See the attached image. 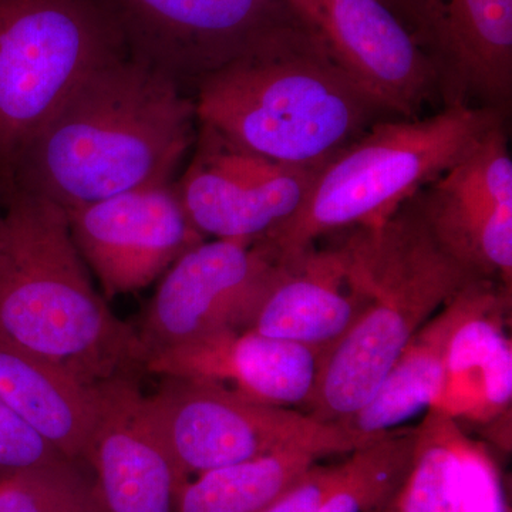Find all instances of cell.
<instances>
[{
    "label": "cell",
    "mask_w": 512,
    "mask_h": 512,
    "mask_svg": "<svg viewBox=\"0 0 512 512\" xmlns=\"http://www.w3.org/2000/svg\"><path fill=\"white\" fill-rule=\"evenodd\" d=\"M198 133L194 97L124 56L87 76L0 177L64 212L170 183Z\"/></svg>",
    "instance_id": "cell-1"
},
{
    "label": "cell",
    "mask_w": 512,
    "mask_h": 512,
    "mask_svg": "<svg viewBox=\"0 0 512 512\" xmlns=\"http://www.w3.org/2000/svg\"><path fill=\"white\" fill-rule=\"evenodd\" d=\"M192 97L198 123L251 153L301 167H322L379 121L396 119L346 76L286 3Z\"/></svg>",
    "instance_id": "cell-2"
},
{
    "label": "cell",
    "mask_w": 512,
    "mask_h": 512,
    "mask_svg": "<svg viewBox=\"0 0 512 512\" xmlns=\"http://www.w3.org/2000/svg\"><path fill=\"white\" fill-rule=\"evenodd\" d=\"M0 214V339L84 384L146 369L148 353L94 289L66 212L9 192Z\"/></svg>",
    "instance_id": "cell-3"
},
{
    "label": "cell",
    "mask_w": 512,
    "mask_h": 512,
    "mask_svg": "<svg viewBox=\"0 0 512 512\" xmlns=\"http://www.w3.org/2000/svg\"><path fill=\"white\" fill-rule=\"evenodd\" d=\"M340 244L369 308L320 357L315 390L303 409L325 423L343 424L372 399L429 319L481 276L441 239L420 192L382 224L350 228Z\"/></svg>",
    "instance_id": "cell-4"
},
{
    "label": "cell",
    "mask_w": 512,
    "mask_h": 512,
    "mask_svg": "<svg viewBox=\"0 0 512 512\" xmlns=\"http://www.w3.org/2000/svg\"><path fill=\"white\" fill-rule=\"evenodd\" d=\"M500 123V110L471 104L379 121L323 164L298 211L256 241L289 261L326 235L380 225Z\"/></svg>",
    "instance_id": "cell-5"
},
{
    "label": "cell",
    "mask_w": 512,
    "mask_h": 512,
    "mask_svg": "<svg viewBox=\"0 0 512 512\" xmlns=\"http://www.w3.org/2000/svg\"><path fill=\"white\" fill-rule=\"evenodd\" d=\"M124 56L101 0H0V177L87 76Z\"/></svg>",
    "instance_id": "cell-6"
},
{
    "label": "cell",
    "mask_w": 512,
    "mask_h": 512,
    "mask_svg": "<svg viewBox=\"0 0 512 512\" xmlns=\"http://www.w3.org/2000/svg\"><path fill=\"white\" fill-rule=\"evenodd\" d=\"M178 466L190 478L276 451L299 450L318 458L350 454L384 434H360L291 407L239 399L180 377H163L147 396Z\"/></svg>",
    "instance_id": "cell-7"
},
{
    "label": "cell",
    "mask_w": 512,
    "mask_h": 512,
    "mask_svg": "<svg viewBox=\"0 0 512 512\" xmlns=\"http://www.w3.org/2000/svg\"><path fill=\"white\" fill-rule=\"evenodd\" d=\"M278 265L259 241L214 239L188 249L161 276L137 330L148 357L221 330L245 329Z\"/></svg>",
    "instance_id": "cell-8"
},
{
    "label": "cell",
    "mask_w": 512,
    "mask_h": 512,
    "mask_svg": "<svg viewBox=\"0 0 512 512\" xmlns=\"http://www.w3.org/2000/svg\"><path fill=\"white\" fill-rule=\"evenodd\" d=\"M353 83L396 119H416L441 97L426 50L382 0H285Z\"/></svg>",
    "instance_id": "cell-9"
},
{
    "label": "cell",
    "mask_w": 512,
    "mask_h": 512,
    "mask_svg": "<svg viewBox=\"0 0 512 512\" xmlns=\"http://www.w3.org/2000/svg\"><path fill=\"white\" fill-rule=\"evenodd\" d=\"M127 56L185 93L231 62L285 9V0H101Z\"/></svg>",
    "instance_id": "cell-10"
},
{
    "label": "cell",
    "mask_w": 512,
    "mask_h": 512,
    "mask_svg": "<svg viewBox=\"0 0 512 512\" xmlns=\"http://www.w3.org/2000/svg\"><path fill=\"white\" fill-rule=\"evenodd\" d=\"M194 147L174 185L185 214L204 237H265L298 211L319 170L251 153L201 123Z\"/></svg>",
    "instance_id": "cell-11"
},
{
    "label": "cell",
    "mask_w": 512,
    "mask_h": 512,
    "mask_svg": "<svg viewBox=\"0 0 512 512\" xmlns=\"http://www.w3.org/2000/svg\"><path fill=\"white\" fill-rule=\"evenodd\" d=\"M66 217L107 299L147 288L205 241L185 214L174 181L83 205Z\"/></svg>",
    "instance_id": "cell-12"
},
{
    "label": "cell",
    "mask_w": 512,
    "mask_h": 512,
    "mask_svg": "<svg viewBox=\"0 0 512 512\" xmlns=\"http://www.w3.org/2000/svg\"><path fill=\"white\" fill-rule=\"evenodd\" d=\"M96 419L86 463L106 512H175L190 478L168 447L163 431L133 376L94 384Z\"/></svg>",
    "instance_id": "cell-13"
},
{
    "label": "cell",
    "mask_w": 512,
    "mask_h": 512,
    "mask_svg": "<svg viewBox=\"0 0 512 512\" xmlns=\"http://www.w3.org/2000/svg\"><path fill=\"white\" fill-rule=\"evenodd\" d=\"M407 26L448 104L500 110L512 89V0H409Z\"/></svg>",
    "instance_id": "cell-14"
},
{
    "label": "cell",
    "mask_w": 512,
    "mask_h": 512,
    "mask_svg": "<svg viewBox=\"0 0 512 512\" xmlns=\"http://www.w3.org/2000/svg\"><path fill=\"white\" fill-rule=\"evenodd\" d=\"M320 355L255 330L211 333L148 357L147 372L207 384L248 402L305 407L315 390Z\"/></svg>",
    "instance_id": "cell-15"
},
{
    "label": "cell",
    "mask_w": 512,
    "mask_h": 512,
    "mask_svg": "<svg viewBox=\"0 0 512 512\" xmlns=\"http://www.w3.org/2000/svg\"><path fill=\"white\" fill-rule=\"evenodd\" d=\"M342 244L313 245L278 268L245 329L326 355L369 308Z\"/></svg>",
    "instance_id": "cell-16"
},
{
    "label": "cell",
    "mask_w": 512,
    "mask_h": 512,
    "mask_svg": "<svg viewBox=\"0 0 512 512\" xmlns=\"http://www.w3.org/2000/svg\"><path fill=\"white\" fill-rule=\"evenodd\" d=\"M510 288L477 279L463 318L448 338L444 376L433 406L457 420L485 421L511 403L512 352L504 332Z\"/></svg>",
    "instance_id": "cell-17"
},
{
    "label": "cell",
    "mask_w": 512,
    "mask_h": 512,
    "mask_svg": "<svg viewBox=\"0 0 512 512\" xmlns=\"http://www.w3.org/2000/svg\"><path fill=\"white\" fill-rule=\"evenodd\" d=\"M0 400L74 463H86L96 389L67 370L0 339Z\"/></svg>",
    "instance_id": "cell-18"
},
{
    "label": "cell",
    "mask_w": 512,
    "mask_h": 512,
    "mask_svg": "<svg viewBox=\"0 0 512 512\" xmlns=\"http://www.w3.org/2000/svg\"><path fill=\"white\" fill-rule=\"evenodd\" d=\"M476 281L416 333L372 399L346 420L345 426L369 436L383 434L433 406L443 383L448 338L467 311L471 286Z\"/></svg>",
    "instance_id": "cell-19"
},
{
    "label": "cell",
    "mask_w": 512,
    "mask_h": 512,
    "mask_svg": "<svg viewBox=\"0 0 512 512\" xmlns=\"http://www.w3.org/2000/svg\"><path fill=\"white\" fill-rule=\"evenodd\" d=\"M318 460L306 451L284 450L207 471L183 485L175 512H262Z\"/></svg>",
    "instance_id": "cell-20"
},
{
    "label": "cell",
    "mask_w": 512,
    "mask_h": 512,
    "mask_svg": "<svg viewBox=\"0 0 512 512\" xmlns=\"http://www.w3.org/2000/svg\"><path fill=\"white\" fill-rule=\"evenodd\" d=\"M461 434L457 420L430 407L414 429L412 464L389 504L393 512H460Z\"/></svg>",
    "instance_id": "cell-21"
},
{
    "label": "cell",
    "mask_w": 512,
    "mask_h": 512,
    "mask_svg": "<svg viewBox=\"0 0 512 512\" xmlns=\"http://www.w3.org/2000/svg\"><path fill=\"white\" fill-rule=\"evenodd\" d=\"M0 512H106L96 481L60 458L0 478Z\"/></svg>",
    "instance_id": "cell-22"
},
{
    "label": "cell",
    "mask_w": 512,
    "mask_h": 512,
    "mask_svg": "<svg viewBox=\"0 0 512 512\" xmlns=\"http://www.w3.org/2000/svg\"><path fill=\"white\" fill-rule=\"evenodd\" d=\"M460 512H507L500 478L484 448L460 437Z\"/></svg>",
    "instance_id": "cell-23"
},
{
    "label": "cell",
    "mask_w": 512,
    "mask_h": 512,
    "mask_svg": "<svg viewBox=\"0 0 512 512\" xmlns=\"http://www.w3.org/2000/svg\"><path fill=\"white\" fill-rule=\"evenodd\" d=\"M63 457L0 400V478Z\"/></svg>",
    "instance_id": "cell-24"
},
{
    "label": "cell",
    "mask_w": 512,
    "mask_h": 512,
    "mask_svg": "<svg viewBox=\"0 0 512 512\" xmlns=\"http://www.w3.org/2000/svg\"><path fill=\"white\" fill-rule=\"evenodd\" d=\"M335 466L313 464L295 484L262 512H315L335 480Z\"/></svg>",
    "instance_id": "cell-25"
},
{
    "label": "cell",
    "mask_w": 512,
    "mask_h": 512,
    "mask_svg": "<svg viewBox=\"0 0 512 512\" xmlns=\"http://www.w3.org/2000/svg\"><path fill=\"white\" fill-rule=\"evenodd\" d=\"M387 8L393 10L400 19L406 23L407 26V13H409V0H382Z\"/></svg>",
    "instance_id": "cell-26"
},
{
    "label": "cell",
    "mask_w": 512,
    "mask_h": 512,
    "mask_svg": "<svg viewBox=\"0 0 512 512\" xmlns=\"http://www.w3.org/2000/svg\"><path fill=\"white\" fill-rule=\"evenodd\" d=\"M2 207H3V201H2V181H0V214H2Z\"/></svg>",
    "instance_id": "cell-27"
}]
</instances>
